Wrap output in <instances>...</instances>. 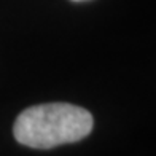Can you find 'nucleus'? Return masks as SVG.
<instances>
[{
	"mask_svg": "<svg viewBox=\"0 0 156 156\" xmlns=\"http://www.w3.org/2000/svg\"><path fill=\"white\" fill-rule=\"evenodd\" d=\"M93 115L72 104H41L26 108L13 126L15 139L26 147L48 150L89 136Z\"/></svg>",
	"mask_w": 156,
	"mask_h": 156,
	"instance_id": "1",
	"label": "nucleus"
},
{
	"mask_svg": "<svg viewBox=\"0 0 156 156\" xmlns=\"http://www.w3.org/2000/svg\"><path fill=\"white\" fill-rule=\"evenodd\" d=\"M73 2H83V0H73Z\"/></svg>",
	"mask_w": 156,
	"mask_h": 156,
	"instance_id": "2",
	"label": "nucleus"
}]
</instances>
